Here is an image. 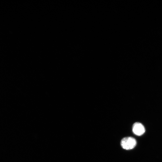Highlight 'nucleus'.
<instances>
[{"mask_svg":"<svg viewBox=\"0 0 162 162\" xmlns=\"http://www.w3.org/2000/svg\"><path fill=\"white\" fill-rule=\"evenodd\" d=\"M132 131L135 135L140 136L144 133L145 129L141 123L139 122H136L133 125Z\"/></svg>","mask_w":162,"mask_h":162,"instance_id":"2","label":"nucleus"},{"mask_svg":"<svg viewBox=\"0 0 162 162\" xmlns=\"http://www.w3.org/2000/svg\"><path fill=\"white\" fill-rule=\"evenodd\" d=\"M122 147L126 150H130L134 148L137 144L135 139L132 137H127L123 139L121 141Z\"/></svg>","mask_w":162,"mask_h":162,"instance_id":"1","label":"nucleus"}]
</instances>
